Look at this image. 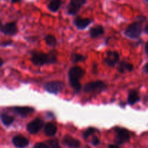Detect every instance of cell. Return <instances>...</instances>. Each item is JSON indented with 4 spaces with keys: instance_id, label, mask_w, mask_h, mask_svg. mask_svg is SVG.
Masks as SVG:
<instances>
[{
    "instance_id": "obj_1",
    "label": "cell",
    "mask_w": 148,
    "mask_h": 148,
    "mask_svg": "<svg viewBox=\"0 0 148 148\" xmlns=\"http://www.w3.org/2000/svg\"><path fill=\"white\" fill-rule=\"evenodd\" d=\"M31 61L36 66H42L46 64H53L57 61V56L55 51H50L49 53L35 51L32 53Z\"/></svg>"
},
{
    "instance_id": "obj_2",
    "label": "cell",
    "mask_w": 148,
    "mask_h": 148,
    "mask_svg": "<svg viewBox=\"0 0 148 148\" xmlns=\"http://www.w3.org/2000/svg\"><path fill=\"white\" fill-rule=\"evenodd\" d=\"M85 71L79 66H73L68 72L69 84L75 92H79L82 88V85L79 80L83 77Z\"/></svg>"
},
{
    "instance_id": "obj_3",
    "label": "cell",
    "mask_w": 148,
    "mask_h": 148,
    "mask_svg": "<svg viewBox=\"0 0 148 148\" xmlns=\"http://www.w3.org/2000/svg\"><path fill=\"white\" fill-rule=\"evenodd\" d=\"M143 31V23L142 22H134L125 29L124 34L132 39L138 38Z\"/></svg>"
},
{
    "instance_id": "obj_4",
    "label": "cell",
    "mask_w": 148,
    "mask_h": 148,
    "mask_svg": "<svg viewBox=\"0 0 148 148\" xmlns=\"http://www.w3.org/2000/svg\"><path fill=\"white\" fill-rule=\"evenodd\" d=\"M106 89V85L102 81H95L87 83L84 86V92L87 93L90 92H100Z\"/></svg>"
},
{
    "instance_id": "obj_5",
    "label": "cell",
    "mask_w": 148,
    "mask_h": 148,
    "mask_svg": "<svg viewBox=\"0 0 148 148\" xmlns=\"http://www.w3.org/2000/svg\"><path fill=\"white\" fill-rule=\"evenodd\" d=\"M116 132V143L119 145H122L129 142L130 139V132L127 129L121 127H116L114 129Z\"/></svg>"
},
{
    "instance_id": "obj_6",
    "label": "cell",
    "mask_w": 148,
    "mask_h": 148,
    "mask_svg": "<svg viewBox=\"0 0 148 148\" xmlns=\"http://www.w3.org/2000/svg\"><path fill=\"white\" fill-rule=\"evenodd\" d=\"M64 84L61 81H51L46 82L44 88L46 91L52 94H58L63 90Z\"/></svg>"
},
{
    "instance_id": "obj_7",
    "label": "cell",
    "mask_w": 148,
    "mask_h": 148,
    "mask_svg": "<svg viewBox=\"0 0 148 148\" xmlns=\"http://www.w3.org/2000/svg\"><path fill=\"white\" fill-rule=\"evenodd\" d=\"M43 126V121L40 119H36L27 124V131L30 134H36Z\"/></svg>"
},
{
    "instance_id": "obj_8",
    "label": "cell",
    "mask_w": 148,
    "mask_h": 148,
    "mask_svg": "<svg viewBox=\"0 0 148 148\" xmlns=\"http://www.w3.org/2000/svg\"><path fill=\"white\" fill-rule=\"evenodd\" d=\"M84 4H85V1L84 0H72L67 7L68 14L72 15L76 14Z\"/></svg>"
},
{
    "instance_id": "obj_9",
    "label": "cell",
    "mask_w": 148,
    "mask_h": 148,
    "mask_svg": "<svg viewBox=\"0 0 148 148\" xmlns=\"http://www.w3.org/2000/svg\"><path fill=\"white\" fill-rule=\"evenodd\" d=\"M1 32L7 36H14L17 33V27L14 22L7 23L1 27Z\"/></svg>"
},
{
    "instance_id": "obj_10",
    "label": "cell",
    "mask_w": 148,
    "mask_h": 148,
    "mask_svg": "<svg viewBox=\"0 0 148 148\" xmlns=\"http://www.w3.org/2000/svg\"><path fill=\"white\" fill-rule=\"evenodd\" d=\"M119 60V55L116 51H108L105 58V62L109 66H114L118 63Z\"/></svg>"
},
{
    "instance_id": "obj_11",
    "label": "cell",
    "mask_w": 148,
    "mask_h": 148,
    "mask_svg": "<svg viewBox=\"0 0 148 148\" xmlns=\"http://www.w3.org/2000/svg\"><path fill=\"white\" fill-rule=\"evenodd\" d=\"M62 143L64 146L68 148H79L80 147V142L76 138L71 137L69 135H66L64 137Z\"/></svg>"
},
{
    "instance_id": "obj_12",
    "label": "cell",
    "mask_w": 148,
    "mask_h": 148,
    "mask_svg": "<svg viewBox=\"0 0 148 148\" xmlns=\"http://www.w3.org/2000/svg\"><path fill=\"white\" fill-rule=\"evenodd\" d=\"M12 111L21 117H26L34 112V108L27 106L13 107L12 108Z\"/></svg>"
},
{
    "instance_id": "obj_13",
    "label": "cell",
    "mask_w": 148,
    "mask_h": 148,
    "mask_svg": "<svg viewBox=\"0 0 148 148\" xmlns=\"http://www.w3.org/2000/svg\"><path fill=\"white\" fill-rule=\"evenodd\" d=\"M12 143L15 147L18 148H24L29 145V140L23 136L17 135L12 138Z\"/></svg>"
},
{
    "instance_id": "obj_14",
    "label": "cell",
    "mask_w": 148,
    "mask_h": 148,
    "mask_svg": "<svg viewBox=\"0 0 148 148\" xmlns=\"http://www.w3.org/2000/svg\"><path fill=\"white\" fill-rule=\"evenodd\" d=\"M91 23V20L88 18H83L82 17H77L74 20V24L75 25L77 28L80 30L86 28L88 25Z\"/></svg>"
},
{
    "instance_id": "obj_15",
    "label": "cell",
    "mask_w": 148,
    "mask_h": 148,
    "mask_svg": "<svg viewBox=\"0 0 148 148\" xmlns=\"http://www.w3.org/2000/svg\"><path fill=\"white\" fill-rule=\"evenodd\" d=\"M104 33V29L101 25H96L90 30V36L92 38H95Z\"/></svg>"
},
{
    "instance_id": "obj_16",
    "label": "cell",
    "mask_w": 148,
    "mask_h": 148,
    "mask_svg": "<svg viewBox=\"0 0 148 148\" xmlns=\"http://www.w3.org/2000/svg\"><path fill=\"white\" fill-rule=\"evenodd\" d=\"M133 65L126 62H122L119 64L118 71L121 73H125L127 72H132L133 70Z\"/></svg>"
},
{
    "instance_id": "obj_17",
    "label": "cell",
    "mask_w": 148,
    "mask_h": 148,
    "mask_svg": "<svg viewBox=\"0 0 148 148\" xmlns=\"http://www.w3.org/2000/svg\"><path fill=\"white\" fill-rule=\"evenodd\" d=\"M57 131V129L56 127L52 123H48L46 124L44 127V132L46 134V136L48 137H51L53 136L56 133Z\"/></svg>"
},
{
    "instance_id": "obj_18",
    "label": "cell",
    "mask_w": 148,
    "mask_h": 148,
    "mask_svg": "<svg viewBox=\"0 0 148 148\" xmlns=\"http://www.w3.org/2000/svg\"><path fill=\"white\" fill-rule=\"evenodd\" d=\"M140 100V95L136 90H131L128 95V103L130 105H134Z\"/></svg>"
},
{
    "instance_id": "obj_19",
    "label": "cell",
    "mask_w": 148,
    "mask_h": 148,
    "mask_svg": "<svg viewBox=\"0 0 148 148\" xmlns=\"http://www.w3.org/2000/svg\"><path fill=\"white\" fill-rule=\"evenodd\" d=\"M0 117H1V120L2 121L3 124L6 127H9L14 122V118L12 116L7 115L6 114H1L0 115Z\"/></svg>"
},
{
    "instance_id": "obj_20",
    "label": "cell",
    "mask_w": 148,
    "mask_h": 148,
    "mask_svg": "<svg viewBox=\"0 0 148 148\" xmlns=\"http://www.w3.org/2000/svg\"><path fill=\"white\" fill-rule=\"evenodd\" d=\"M61 4H62V2L59 0H53V1L49 2L48 7H49L50 11L55 12H56L59 10L61 6Z\"/></svg>"
},
{
    "instance_id": "obj_21",
    "label": "cell",
    "mask_w": 148,
    "mask_h": 148,
    "mask_svg": "<svg viewBox=\"0 0 148 148\" xmlns=\"http://www.w3.org/2000/svg\"><path fill=\"white\" fill-rule=\"evenodd\" d=\"M86 59V57L79 53H73L71 56V60L72 61L74 64H76L77 62H84Z\"/></svg>"
},
{
    "instance_id": "obj_22",
    "label": "cell",
    "mask_w": 148,
    "mask_h": 148,
    "mask_svg": "<svg viewBox=\"0 0 148 148\" xmlns=\"http://www.w3.org/2000/svg\"><path fill=\"white\" fill-rule=\"evenodd\" d=\"M45 40H46V43H47L49 46H52V47H54L56 45V39L52 35H48L45 38Z\"/></svg>"
},
{
    "instance_id": "obj_23",
    "label": "cell",
    "mask_w": 148,
    "mask_h": 148,
    "mask_svg": "<svg viewBox=\"0 0 148 148\" xmlns=\"http://www.w3.org/2000/svg\"><path fill=\"white\" fill-rule=\"evenodd\" d=\"M98 132V130L96 129L93 128V127H90V128L87 129L85 132H83V134H82V137L85 140H87L90 136H91L92 134H93L94 133Z\"/></svg>"
},
{
    "instance_id": "obj_24",
    "label": "cell",
    "mask_w": 148,
    "mask_h": 148,
    "mask_svg": "<svg viewBox=\"0 0 148 148\" xmlns=\"http://www.w3.org/2000/svg\"><path fill=\"white\" fill-rule=\"evenodd\" d=\"M48 143H49V145H50V147H51L52 148L59 147H58V145H59V142H58L57 140H55V139L51 140H49V141H48Z\"/></svg>"
},
{
    "instance_id": "obj_25",
    "label": "cell",
    "mask_w": 148,
    "mask_h": 148,
    "mask_svg": "<svg viewBox=\"0 0 148 148\" xmlns=\"http://www.w3.org/2000/svg\"><path fill=\"white\" fill-rule=\"evenodd\" d=\"M34 148H49V145L43 143H38L34 146Z\"/></svg>"
},
{
    "instance_id": "obj_26",
    "label": "cell",
    "mask_w": 148,
    "mask_h": 148,
    "mask_svg": "<svg viewBox=\"0 0 148 148\" xmlns=\"http://www.w3.org/2000/svg\"><path fill=\"white\" fill-rule=\"evenodd\" d=\"M92 144L94 146H97L100 144V140L99 138H98L97 137H92Z\"/></svg>"
},
{
    "instance_id": "obj_27",
    "label": "cell",
    "mask_w": 148,
    "mask_h": 148,
    "mask_svg": "<svg viewBox=\"0 0 148 148\" xmlns=\"http://www.w3.org/2000/svg\"><path fill=\"white\" fill-rule=\"evenodd\" d=\"M11 43H12L11 40H8V41H6V42H4V43H1V45L4 46H8V45L11 44Z\"/></svg>"
},
{
    "instance_id": "obj_28",
    "label": "cell",
    "mask_w": 148,
    "mask_h": 148,
    "mask_svg": "<svg viewBox=\"0 0 148 148\" xmlns=\"http://www.w3.org/2000/svg\"><path fill=\"white\" fill-rule=\"evenodd\" d=\"M143 69H144L145 72L146 73L148 74V63H147L145 65V66H144V68H143Z\"/></svg>"
},
{
    "instance_id": "obj_29",
    "label": "cell",
    "mask_w": 148,
    "mask_h": 148,
    "mask_svg": "<svg viewBox=\"0 0 148 148\" xmlns=\"http://www.w3.org/2000/svg\"><path fill=\"white\" fill-rule=\"evenodd\" d=\"M108 148H119V147L116 145H111L108 146Z\"/></svg>"
},
{
    "instance_id": "obj_30",
    "label": "cell",
    "mask_w": 148,
    "mask_h": 148,
    "mask_svg": "<svg viewBox=\"0 0 148 148\" xmlns=\"http://www.w3.org/2000/svg\"><path fill=\"white\" fill-rule=\"evenodd\" d=\"M145 32L147 34H148V23L147 25H146L145 27Z\"/></svg>"
},
{
    "instance_id": "obj_31",
    "label": "cell",
    "mask_w": 148,
    "mask_h": 148,
    "mask_svg": "<svg viewBox=\"0 0 148 148\" xmlns=\"http://www.w3.org/2000/svg\"><path fill=\"white\" fill-rule=\"evenodd\" d=\"M145 52H146V53L148 55V42L146 43V45H145Z\"/></svg>"
},
{
    "instance_id": "obj_32",
    "label": "cell",
    "mask_w": 148,
    "mask_h": 148,
    "mask_svg": "<svg viewBox=\"0 0 148 148\" xmlns=\"http://www.w3.org/2000/svg\"><path fill=\"white\" fill-rule=\"evenodd\" d=\"M3 64H4V62H3L2 59H1V58H0V67H1V66H2Z\"/></svg>"
},
{
    "instance_id": "obj_33",
    "label": "cell",
    "mask_w": 148,
    "mask_h": 148,
    "mask_svg": "<svg viewBox=\"0 0 148 148\" xmlns=\"http://www.w3.org/2000/svg\"><path fill=\"white\" fill-rule=\"evenodd\" d=\"M1 27H2V26H1V20H0V30H1Z\"/></svg>"
},
{
    "instance_id": "obj_34",
    "label": "cell",
    "mask_w": 148,
    "mask_h": 148,
    "mask_svg": "<svg viewBox=\"0 0 148 148\" xmlns=\"http://www.w3.org/2000/svg\"><path fill=\"white\" fill-rule=\"evenodd\" d=\"M85 148H90V147H88V146H86Z\"/></svg>"
},
{
    "instance_id": "obj_35",
    "label": "cell",
    "mask_w": 148,
    "mask_h": 148,
    "mask_svg": "<svg viewBox=\"0 0 148 148\" xmlns=\"http://www.w3.org/2000/svg\"><path fill=\"white\" fill-rule=\"evenodd\" d=\"M147 2H148V0H147Z\"/></svg>"
},
{
    "instance_id": "obj_36",
    "label": "cell",
    "mask_w": 148,
    "mask_h": 148,
    "mask_svg": "<svg viewBox=\"0 0 148 148\" xmlns=\"http://www.w3.org/2000/svg\"><path fill=\"white\" fill-rule=\"evenodd\" d=\"M57 148H60V147H57Z\"/></svg>"
}]
</instances>
